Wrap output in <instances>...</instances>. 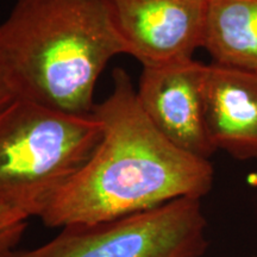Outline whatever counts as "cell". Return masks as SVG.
I'll return each mask as SVG.
<instances>
[{
    "label": "cell",
    "mask_w": 257,
    "mask_h": 257,
    "mask_svg": "<svg viewBox=\"0 0 257 257\" xmlns=\"http://www.w3.org/2000/svg\"><path fill=\"white\" fill-rule=\"evenodd\" d=\"M207 64L194 59L143 67L136 95L154 126L173 144L200 159L216 153L205 124Z\"/></svg>",
    "instance_id": "cell-6"
},
{
    "label": "cell",
    "mask_w": 257,
    "mask_h": 257,
    "mask_svg": "<svg viewBox=\"0 0 257 257\" xmlns=\"http://www.w3.org/2000/svg\"><path fill=\"white\" fill-rule=\"evenodd\" d=\"M101 128L93 112L16 96L0 110V206L41 218L91 157Z\"/></svg>",
    "instance_id": "cell-3"
},
{
    "label": "cell",
    "mask_w": 257,
    "mask_h": 257,
    "mask_svg": "<svg viewBox=\"0 0 257 257\" xmlns=\"http://www.w3.org/2000/svg\"><path fill=\"white\" fill-rule=\"evenodd\" d=\"M125 53L143 67L193 59L208 0H105Z\"/></svg>",
    "instance_id": "cell-5"
},
{
    "label": "cell",
    "mask_w": 257,
    "mask_h": 257,
    "mask_svg": "<svg viewBox=\"0 0 257 257\" xmlns=\"http://www.w3.org/2000/svg\"><path fill=\"white\" fill-rule=\"evenodd\" d=\"M29 217L12 208L0 206V257H12L27 231Z\"/></svg>",
    "instance_id": "cell-9"
},
{
    "label": "cell",
    "mask_w": 257,
    "mask_h": 257,
    "mask_svg": "<svg viewBox=\"0 0 257 257\" xmlns=\"http://www.w3.org/2000/svg\"><path fill=\"white\" fill-rule=\"evenodd\" d=\"M202 48L212 63L257 75V0H208Z\"/></svg>",
    "instance_id": "cell-8"
},
{
    "label": "cell",
    "mask_w": 257,
    "mask_h": 257,
    "mask_svg": "<svg viewBox=\"0 0 257 257\" xmlns=\"http://www.w3.org/2000/svg\"><path fill=\"white\" fill-rule=\"evenodd\" d=\"M205 124L214 149L257 161V75L207 64Z\"/></svg>",
    "instance_id": "cell-7"
},
{
    "label": "cell",
    "mask_w": 257,
    "mask_h": 257,
    "mask_svg": "<svg viewBox=\"0 0 257 257\" xmlns=\"http://www.w3.org/2000/svg\"><path fill=\"white\" fill-rule=\"evenodd\" d=\"M201 199L180 198L107 221L70 225L12 257H201L208 248Z\"/></svg>",
    "instance_id": "cell-4"
},
{
    "label": "cell",
    "mask_w": 257,
    "mask_h": 257,
    "mask_svg": "<svg viewBox=\"0 0 257 257\" xmlns=\"http://www.w3.org/2000/svg\"><path fill=\"white\" fill-rule=\"evenodd\" d=\"M93 113L102 125L100 141L41 217L46 226L101 223L211 191L210 160L184 152L154 126L124 69L113 70L112 92Z\"/></svg>",
    "instance_id": "cell-1"
},
{
    "label": "cell",
    "mask_w": 257,
    "mask_h": 257,
    "mask_svg": "<svg viewBox=\"0 0 257 257\" xmlns=\"http://www.w3.org/2000/svg\"><path fill=\"white\" fill-rule=\"evenodd\" d=\"M17 96L11 82L4 72V69L0 66V110L5 107L10 101H12Z\"/></svg>",
    "instance_id": "cell-10"
},
{
    "label": "cell",
    "mask_w": 257,
    "mask_h": 257,
    "mask_svg": "<svg viewBox=\"0 0 257 257\" xmlns=\"http://www.w3.org/2000/svg\"><path fill=\"white\" fill-rule=\"evenodd\" d=\"M125 53L105 0H17L0 24V66L17 96L92 113L99 76Z\"/></svg>",
    "instance_id": "cell-2"
},
{
    "label": "cell",
    "mask_w": 257,
    "mask_h": 257,
    "mask_svg": "<svg viewBox=\"0 0 257 257\" xmlns=\"http://www.w3.org/2000/svg\"><path fill=\"white\" fill-rule=\"evenodd\" d=\"M250 257H257V256H250Z\"/></svg>",
    "instance_id": "cell-11"
}]
</instances>
